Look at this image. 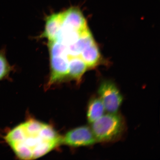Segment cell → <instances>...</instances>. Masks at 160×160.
Segmentation results:
<instances>
[{
    "label": "cell",
    "mask_w": 160,
    "mask_h": 160,
    "mask_svg": "<svg viewBox=\"0 0 160 160\" xmlns=\"http://www.w3.org/2000/svg\"><path fill=\"white\" fill-rule=\"evenodd\" d=\"M91 128L97 142L108 143L122 138L126 124L124 118L119 114L108 113L91 123Z\"/></svg>",
    "instance_id": "7a4b0ae2"
},
{
    "label": "cell",
    "mask_w": 160,
    "mask_h": 160,
    "mask_svg": "<svg viewBox=\"0 0 160 160\" xmlns=\"http://www.w3.org/2000/svg\"><path fill=\"white\" fill-rule=\"evenodd\" d=\"M63 17V12L54 13L48 17L42 37L46 38L49 42L54 41L61 28Z\"/></svg>",
    "instance_id": "52a82bcc"
},
{
    "label": "cell",
    "mask_w": 160,
    "mask_h": 160,
    "mask_svg": "<svg viewBox=\"0 0 160 160\" xmlns=\"http://www.w3.org/2000/svg\"><path fill=\"white\" fill-rule=\"evenodd\" d=\"M62 25L79 31H84L88 28L83 14L79 8L72 7L63 12Z\"/></svg>",
    "instance_id": "5b68a950"
},
{
    "label": "cell",
    "mask_w": 160,
    "mask_h": 160,
    "mask_svg": "<svg viewBox=\"0 0 160 160\" xmlns=\"http://www.w3.org/2000/svg\"><path fill=\"white\" fill-rule=\"evenodd\" d=\"M87 68L85 62L80 57L72 58L69 62L67 81L79 82Z\"/></svg>",
    "instance_id": "ba28073f"
},
{
    "label": "cell",
    "mask_w": 160,
    "mask_h": 160,
    "mask_svg": "<svg viewBox=\"0 0 160 160\" xmlns=\"http://www.w3.org/2000/svg\"><path fill=\"white\" fill-rule=\"evenodd\" d=\"M13 69L6 57L5 48L3 47L0 49V82L9 78Z\"/></svg>",
    "instance_id": "8fae6325"
},
{
    "label": "cell",
    "mask_w": 160,
    "mask_h": 160,
    "mask_svg": "<svg viewBox=\"0 0 160 160\" xmlns=\"http://www.w3.org/2000/svg\"><path fill=\"white\" fill-rule=\"evenodd\" d=\"M94 42L89 29L84 32L77 41L69 44L62 43L65 46V51L69 62L72 58L80 57L83 50Z\"/></svg>",
    "instance_id": "8992f818"
},
{
    "label": "cell",
    "mask_w": 160,
    "mask_h": 160,
    "mask_svg": "<svg viewBox=\"0 0 160 160\" xmlns=\"http://www.w3.org/2000/svg\"><path fill=\"white\" fill-rule=\"evenodd\" d=\"M80 58L85 62L88 68H94L98 65L101 60V56L95 42L83 50Z\"/></svg>",
    "instance_id": "30bf717a"
},
{
    "label": "cell",
    "mask_w": 160,
    "mask_h": 160,
    "mask_svg": "<svg viewBox=\"0 0 160 160\" xmlns=\"http://www.w3.org/2000/svg\"><path fill=\"white\" fill-rule=\"evenodd\" d=\"M62 138L51 125L31 119L10 130L3 139L18 158L28 160L53 151L61 144Z\"/></svg>",
    "instance_id": "6da1fadb"
},
{
    "label": "cell",
    "mask_w": 160,
    "mask_h": 160,
    "mask_svg": "<svg viewBox=\"0 0 160 160\" xmlns=\"http://www.w3.org/2000/svg\"><path fill=\"white\" fill-rule=\"evenodd\" d=\"M104 106L100 98L93 97L89 100L87 109V118L89 122L92 123L104 115Z\"/></svg>",
    "instance_id": "9c48e42d"
},
{
    "label": "cell",
    "mask_w": 160,
    "mask_h": 160,
    "mask_svg": "<svg viewBox=\"0 0 160 160\" xmlns=\"http://www.w3.org/2000/svg\"><path fill=\"white\" fill-rule=\"evenodd\" d=\"M97 142L91 128L83 126L68 131L62 137L61 144L73 147H88Z\"/></svg>",
    "instance_id": "277c9868"
},
{
    "label": "cell",
    "mask_w": 160,
    "mask_h": 160,
    "mask_svg": "<svg viewBox=\"0 0 160 160\" xmlns=\"http://www.w3.org/2000/svg\"><path fill=\"white\" fill-rule=\"evenodd\" d=\"M98 94L105 111L109 113H118L123 101V97L115 84L111 81H103L98 89Z\"/></svg>",
    "instance_id": "3957f363"
}]
</instances>
